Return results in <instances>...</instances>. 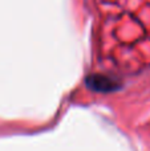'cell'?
<instances>
[{"label": "cell", "instance_id": "obj_1", "mask_svg": "<svg viewBox=\"0 0 150 151\" xmlns=\"http://www.w3.org/2000/svg\"><path fill=\"white\" fill-rule=\"evenodd\" d=\"M87 85L94 91H101V93H109L116 89H118V81L109 76L102 74H92L87 78Z\"/></svg>", "mask_w": 150, "mask_h": 151}]
</instances>
